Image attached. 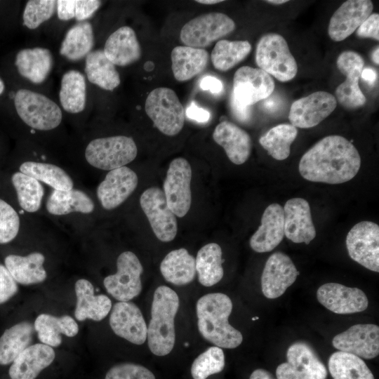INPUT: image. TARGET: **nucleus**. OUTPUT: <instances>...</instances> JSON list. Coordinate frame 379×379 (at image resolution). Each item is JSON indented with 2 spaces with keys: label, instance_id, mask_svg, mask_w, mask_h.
I'll list each match as a JSON object with an SVG mask.
<instances>
[{
  "label": "nucleus",
  "instance_id": "1",
  "mask_svg": "<svg viewBox=\"0 0 379 379\" xmlns=\"http://www.w3.org/2000/svg\"><path fill=\"white\" fill-rule=\"evenodd\" d=\"M361 157L354 145L345 138L332 135L324 137L301 157L298 170L309 181L340 184L358 173Z\"/></svg>",
  "mask_w": 379,
  "mask_h": 379
},
{
  "label": "nucleus",
  "instance_id": "2",
  "mask_svg": "<svg viewBox=\"0 0 379 379\" xmlns=\"http://www.w3.org/2000/svg\"><path fill=\"white\" fill-rule=\"evenodd\" d=\"M196 310L199 331L204 339L220 348L234 349L241 345V333L228 321L232 310L229 296L222 293L204 295L198 300Z\"/></svg>",
  "mask_w": 379,
  "mask_h": 379
},
{
  "label": "nucleus",
  "instance_id": "3",
  "mask_svg": "<svg viewBox=\"0 0 379 379\" xmlns=\"http://www.w3.org/2000/svg\"><path fill=\"white\" fill-rule=\"evenodd\" d=\"M179 305V297L171 288L160 286L155 290L147 339L150 351L157 356L169 354L174 347V319Z\"/></svg>",
  "mask_w": 379,
  "mask_h": 379
},
{
  "label": "nucleus",
  "instance_id": "4",
  "mask_svg": "<svg viewBox=\"0 0 379 379\" xmlns=\"http://www.w3.org/2000/svg\"><path fill=\"white\" fill-rule=\"evenodd\" d=\"M16 112L27 126L37 131H51L62 121L61 107L43 93L20 88L13 95Z\"/></svg>",
  "mask_w": 379,
  "mask_h": 379
},
{
  "label": "nucleus",
  "instance_id": "5",
  "mask_svg": "<svg viewBox=\"0 0 379 379\" xmlns=\"http://www.w3.org/2000/svg\"><path fill=\"white\" fill-rule=\"evenodd\" d=\"M138 147L131 137L114 135L97 138L86 145L84 156L92 167L112 171L133 161L137 157Z\"/></svg>",
  "mask_w": 379,
  "mask_h": 379
},
{
  "label": "nucleus",
  "instance_id": "6",
  "mask_svg": "<svg viewBox=\"0 0 379 379\" xmlns=\"http://www.w3.org/2000/svg\"><path fill=\"white\" fill-rule=\"evenodd\" d=\"M255 62L260 69L282 82L293 79L298 72L297 62L286 41L278 34L268 33L259 39Z\"/></svg>",
  "mask_w": 379,
  "mask_h": 379
},
{
  "label": "nucleus",
  "instance_id": "7",
  "mask_svg": "<svg viewBox=\"0 0 379 379\" xmlns=\"http://www.w3.org/2000/svg\"><path fill=\"white\" fill-rule=\"evenodd\" d=\"M145 110L154 126L166 135H177L184 126V107L171 88L159 87L152 90L146 98Z\"/></svg>",
  "mask_w": 379,
  "mask_h": 379
},
{
  "label": "nucleus",
  "instance_id": "8",
  "mask_svg": "<svg viewBox=\"0 0 379 379\" xmlns=\"http://www.w3.org/2000/svg\"><path fill=\"white\" fill-rule=\"evenodd\" d=\"M235 27L234 20L225 13H204L183 25L180 39L185 46L204 49L233 32Z\"/></svg>",
  "mask_w": 379,
  "mask_h": 379
},
{
  "label": "nucleus",
  "instance_id": "9",
  "mask_svg": "<svg viewBox=\"0 0 379 379\" xmlns=\"http://www.w3.org/2000/svg\"><path fill=\"white\" fill-rule=\"evenodd\" d=\"M117 272L106 277L103 284L107 293L119 302H128L142 291L143 267L131 251L121 253L117 260Z\"/></svg>",
  "mask_w": 379,
  "mask_h": 379
},
{
  "label": "nucleus",
  "instance_id": "10",
  "mask_svg": "<svg viewBox=\"0 0 379 379\" xmlns=\"http://www.w3.org/2000/svg\"><path fill=\"white\" fill-rule=\"evenodd\" d=\"M286 362L277 368V379H326L327 377L324 364L306 343L292 344L286 352Z\"/></svg>",
  "mask_w": 379,
  "mask_h": 379
},
{
  "label": "nucleus",
  "instance_id": "11",
  "mask_svg": "<svg viewBox=\"0 0 379 379\" xmlns=\"http://www.w3.org/2000/svg\"><path fill=\"white\" fill-rule=\"evenodd\" d=\"M191 179L192 168L189 162L182 157L173 159L163 187L168 206L179 218L184 217L191 206Z\"/></svg>",
  "mask_w": 379,
  "mask_h": 379
},
{
  "label": "nucleus",
  "instance_id": "12",
  "mask_svg": "<svg viewBox=\"0 0 379 379\" xmlns=\"http://www.w3.org/2000/svg\"><path fill=\"white\" fill-rule=\"evenodd\" d=\"M350 257L366 269L379 272V226L371 221L354 225L347 234Z\"/></svg>",
  "mask_w": 379,
  "mask_h": 379
},
{
  "label": "nucleus",
  "instance_id": "13",
  "mask_svg": "<svg viewBox=\"0 0 379 379\" xmlns=\"http://www.w3.org/2000/svg\"><path fill=\"white\" fill-rule=\"evenodd\" d=\"M140 204L158 239L173 240L178 232L177 220L167 205L164 191L157 187L147 189L140 196Z\"/></svg>",
  "mask_w": 379,
  "mask_h": 379
},
{
  "label": "nucleus",
  "instance_id": "14",
  "mask_svg": "<svg viewBox=\"0 0 379 379\" xmlns=\"http://www.w3.org/2000/svg\"><path fill=\"white\" fill-rule=\"evenodd\" d=\"M336 65L346 79L335 90V96L341 105L347 109L362 107L366 98L359 86V77L364 66L362 57L352 51L341 53L337 58ZM335 98V99H336Z\"/></svg>",
  "mask_w": 379,
  "mask_h": 379
},
{
  "label": "nucleus",
  "instance_id": "15",
  "mask_svg": "<svg viewBox=\"0 0 379 379\" xmlns=\"http://www.w3.org/2000/svg\"><path fill=\"white\" fill-rule=\"evenodd\" d=\"M274 89L270 75L260 68L243 66L234 73L232 95L239 104L251 106L267 98Z\"/></svg>",
  "mask_w": 379,
  "mask_h": 379
},
{
  "label": "nucleus",
  "instance_id": "16",
  "mask_svg": "<svg viewBox=\"0 0 379 379\" xmlns=\"http://www.w3.org/2000/svg\"><path fill=\"white\" fill-rule=\"evenodd\" d=\"M335 98L326 91H317L294 101L289 111L291 124L300 128H312L335 109Z\"/></svg>",
  "mask_w": 379,
  "mask_h": 379
},
{
  "label": "nucleus",
  "instance_id": "17",
  "mask_svg": "<svg viewBox=\"0 0 379 379\" xmlns=\"http://www.w3.org/2000/svg\"><path fill=\"white\" fill-rule=\"evenodd\" d=\"M333 346L339 351L371 359L379 354V327L375 324H355L336 335Z\"/></svg>",
  "mask_w": 379,
  "mask_h": 379
},
{
  "label": "nucleus",
  "instance_id": "18",
  "mask_svg": "<svg viewBox=\"0 0 379 379\" xmlns=\"http://www.w3.org/2000/svg\"><path fill=\"white\" fill-rule=\"evenodd\" d=\"M298 274L289 256L282 252L272 253L266 261L261 276L263 295L270 299L280 297L295 282Z\"/></svg>",
  "mask_w": 379,
  "mask_h": 379
},
{
  "label": "nucleus",
  "instance_id": "19",
  "mask_svg": "<svg viewBox=\"0 0 379 379\" xmlns=\"http://www.w3.org/2000/svg\"><path fill=\"white\" fill-rule=\"evenodd\" d=\"M138 178L127 166L109 171L96 190L97 197L105 210H113L123 204L135 191Z\"/></svg>",
  "mask_w": 379,
  "mask_h": 379
},
{
  "label": "nucleus",
  "instance_id": "20",
  "mask_svg": "<svg viewBox=\"0 0 379 379\" xmlns=\"http://www.w3.org/2000/svg\"><path fill=\"white\" fill-rule=\"evenodd\" d=\"M317 298L326 308L339 314L363 312L368 305L363 291L337 283L321 285L317 291Z\"/></svg>",
  "mask_w": 379,
  "mask_h": 379
},
{
  "label": "nucleus",
  "instance_id": "21",
  "mask_svg": "<svg viewBox=\"0 0 379 379\" xmlns=\"http://www.w3.org/2000/svg\"><path fill=\"white\" fill-rule=\"evenodd\" d=\"M109 325L114 333L135 345L143 344L147 326L139 307L131 302H117L111 312Z\"/></svg>",
  "mask_w": 379,
  "mask_h": 379
},
{
  "label": "nucleus",
  "instance_id": "22",
  "mask_svg": "<svg viewBox=\"0 0 379 379\" xmlns=\"http://www.w3.org/2000/svg\"><path fill=\"white\" fill-rule=\"evenodd\" d=\"M373 4L369 0L345 1L331 18L328 33L334 41H341L350 36L371 14Z\"/></svg>",
  "mask_w": 379,
  "mask_h": 379
},
{
  "label": "nucleus",
  "instance_id": "23",
  "mask_svg": "<svg viewBox=\"0 0 379 379\" xmlns=\"http://www.w3.org/2000/svg\"><path fill=\"white\" fill-rule=\"evenodd\" d=\"M284 235L296 244H309L316 237L310 204L302 198L288 199L283 208Z\"/></svg>",
  "mask_w": 379,
  "mask_h": 379
},
{
  "label": "nucleus",
  "instance_id": "24",
  "mask_svg": "<svg viewBox=\"0 0 379 379\" xmlns=\"http://www.w3.org/2000/svg\"><path fill=\"white\" fill-rule=\"evenodd\" d=\"M284 237L283 207L279 204L269 205L263 212L261 225L250 239L251 248L258 253L274 249Z\"/></svg>",
  "mask_w": 379,
  "mask_h": 379
},
{
  "label": "nucleus",
  "instance_id": "25",
  "mask_svg": "<svg viewBox=\"0 0 379 379\" xmlns=\"http://www.w3.org/2000/svg\"><path fill=\"white\" fill-rule=\"evenodd\" d=\"M213 138L234 164H243L250 157L252 149L250 135L232 122L223 121L218 124L213 131Z\"/></svg>",
  "mask_w": 379,
  "mask_h": 379
},
{
  "label": "nucleus",
  "instance_id": "26",
  "mask_svg": "<svg viewBox=\"0 0 379 379\" xmlns=\"http://www.w3.org/2000/svg\"><path fill=\"white\" fill-rule=\"evenodd\" d=\"M55 357L52 347L43 343L29 345L12 362L9 376L11 379H35L51 365Z\"/></svg>",
  "mask_w": 379,
  "mask_h": 379
},
{
  "label": "nucleus",
  "instance_id": "27",
  "mask_svg": "<svg viewBox=\"0 0 379 379\" xmlns=\"http://www.w3.org/2000/svg\"><path fill=\"white\" fill-rule=\"evenodd\" d=\"M103 52L115 65L125 67L140 60L141 48L135 31L128 26H122L107 39Z\"/></svg>",
  "mask_w": 379,
  "mask_h": 379
},
{
  "label": "nucleus",
  "instance_id": "28",
  "mask_svg": "<svg viewBox=\"0 0 379 379\" xmlns=\"http://www.w3.org/2000/svg\"><path fill=\"white\" fill-rule=\"evenodd\" d=\"M77 305L74 311L78 321L87 319L99 321L105 318L112 308V301L105 295L94 294V287L86 279L77 280L74 286Z\"/></svg>",
  "mask_w": 379,
  "mask_h": 379
},
{
  "label": "nucleus",
  "instance_id": "29",
  "mask_svg": "<svg viewBox=\"0 0 379 379\" xmlns=\"http://www.w3.org/2000/svg\"><path fill=\"white\" fill-rule=\"evenodd\" d=\"M15 65L18 73L34 84L44 82L53 67V57L48 48H27L16 55Z\"/></svg>",
  "mask_w": 379,
  "mask_h": 379
},
{
  "label": "nucleus",
  "instance_id": "30",
  "mask_svg": "<svg viewBox=\"0 0 379 379\" xmlns=\"http://www.w3.org/2000/svg\"><path fill=\"white\" fill-rule=\"evenodd\" d=\"M44 262L43 253L32 252L25 256L8 255L4 259V265L17 283L31 285L41 283L46 279Z\"/></svg>",
  "mask_w": 379,
  "mask_h": 379
},
{
  "label": "nucleus",
  "instance_id": "31",
  "mask_svg": "<svg viewBox=\"0 0 379 379\" xmlns=\"http://www.w3.org/2000/svg\"><path fill=\"white\" fill-rule=\"evenodd\" d=\"M46 208L55 216L73 213L90 214L95 209V204L85 192L74 187L69 190H53L46 200Z\"/></svg>",
  "mask_w": 379,
  "mask_h": 379
},
{
  "label": "nucleus",
  "instance_id": "32",
  "mask_svg": "<svg viewBox=\"0 0 379 379\" xmlns=\"http://www.w3.org/2000/svg\"><path fill=\"white\" fill-rule=\"evenodd\" d=\"M171 68L175 79L186 81L199 74L208 63L206 50L187 46H175L171 51Z\"/></svg>",
  "mask_w": 379,
  "mask_h": 379
},
{
  "label": "nucleus",
  "instance_id": "33",
  "mask_svg": "<svg viewBox=\"0 0 379 379\" xmlns=\"http://www.w3.org/2000/svg\"><path fill=\"white\" fill-rule=\"evenodd\" d=\"M34 328L41 343L52 347L61 345V334L74 337L79 332L77 323L69 315L55 317L49 314H41L36 318Z\"/></svg>",
  "mask_w": 379,
  "mask_h": 379
},
{
  "label": "nucleus",
  "instance_id": "34",
  "mask_svg": "<svg viewBox=\"0 0 379 379\" xmlns=\"http://www.w3.org/2000/svg\"><path fill=\"white\" fill-rule=\"evenodd\" d=\"M87 86L85 76L79 71L69 69L60 81L59 101L62 109L68 114H77L86 106Z\"/></svg>",
  "mask_w": 379,
  "mask_h": 379
},
{
  "label": "nucleus",
  "instance_id": "35",
  "mask_svg": "<svg viewBox=\"0 0 379 379\" xmlns=\"http://www.w3.org/2000/svg\"><path fill=\"white\" fill-rule=\"evenodd\" d=\"M84 71L90 83L105 91H112L121 83L116 66L105 56L102 49L92 51L85 58Z\"/></svg>",
  "mask_w": 379,
  "mask_h": 379
},
{
  "label": "nucleus",
  "instance_id": "36",
  "mask_svg": "<svg viewBox=\"0 0 379 379\" xmlns=\"http://www.w3.org/2000/svg\"><path fill=\"white\" fill-rule=\"evenodd\" d=\"M160 271L164 278L174 285L190 284L197 273L195 259L184 248L171 251L161 261Z\"/></svg>",
  "mask_w": 379,
  "mask_h": 379
},
{
  "label": "nucleus",
  "instance_id": "37",
  "mask_svg": "<svg viewBox=\"0 0 379 379\" xmlns=\"http://www.w3.org/2000/svg\"><path fill=\"white\" fill-rule=\"evenodd\" d=\"M94 46V34L92 25L80 22L71 27L67 32L60 48V53L71 61L86 58Z\"/></svg>",
  "mask_w": 379,
  "mask_h": 379
},
{
  "label": "nucleus",
  "instance_id": "38",
  "mask_svg": "<svg viewBox=\"0 0 379 379\" xmlns=\"http://www.w3.org/2000/svg\"><path fill=\"white\" fill-rule=\"evenodd\" d=\"M19 171L50 186L53 190H69L74 186L72 177L65 170L49 162L25 161L20 165Z\"/></svg>",
  "mask_w": 379,
  "mask_h": 379
},
{
  "label": "nucleus",
  "instance_id": "39",
  "mask_svg": "<svg viewBox=\"0 0 379 379\" xmlns=\"http://www.w3.org/2000/svg\"><path fill=\"white\" fill-rule=\"evenodd\" d=\"M34 331V324L27 321L6 329L0 337V365H8L28 346Z\"/></svg>",
  "mask_w": 379,
  "mask_h": 379
},
{
  "label": "nucleus",
  "instance_id": "40",
  "mask_svg": "<svg viewBox=\"0 0 379 379\" xmlns=\"http://www.w3.org/2000/svg\"><path fill=\"white\" fill-rule=\"evenodd\" d=\"M222 249L215 243L208 244L201 247L195 259L196 272L199 283L204 286H211L222 278Z\"/></svg>",
  "mask_w": 379,
  "mask_h": 379
},
{
  "label": "nucleus",
  "instance_id": "41",
  "mask_svg": "<svg viewBox=\"0 0 379 379\" xmlns=\"http://www.w3.org/2000/svg\"><path fill=\"white\" fill-rule=\"evenodd\" d=\"M328 366L333 379H375L364 361L352 354L341 351L333 353Z\"/></svg>",
  "mask_w": 379,
  "mask_h": 379
},
{
  "label": "nucleus",
  "instance_id": "42",
  "mask_svg": "<svg viewBox=\"0 0 379 379\" xmlns=\"http://www.w3.org/2000/svg\"><path fill=\"white\" fill-rule=\"evenodd\" d=\"M298 135L297 128L292 124H282L270 129L260 137V144L276 160L288 157L291 145Z\"/></svg>",
  "mask_w": 379,
  "mask_h": 379
},
{
  "label": "nucleus",
  "instance_id": "43",
  "mask_svg": "<svg viewBox=\"0 0 379 379\" xmlns=\"http://www.w3.org/2000/svg\"><path fill=\"white\" fill-rule=\"evenodd\" d=\"M11 181L21 208L27 213L37 212L44 196L41 182L20 171L13 174Z\"/></svg>",
  "mask_w": 379,
  "mask_h": 379
},
{
  "label": "nucleus",
  "instance_id": "44",
  "mask_svg": "<svg viewBox=\"0 0 379 379\" xmlns=\"http://www.w3.org/2000/svg\"><path fill=\"white\" fill-rule=\"evenodd\" d=\"M251 51L248 41L220 40L211 52V61L216 69L226 72L244 60Z\"/></svg>",
  "mask_w": 379,
  "mask_h": 379
},
{
  "label": "nucleus",
  "instance_id": "45",
  "mask_svg": "<svg viewBox=\"0 0 379 379\" xmlns=\"http://www.w3.org/2000/svg\"><path fill=\"white\" fill-rule=\"evenodd\" d=\"M225 367V355L217 346L209 347L193 361L191 374L194 379H206L209 375L221 372Z\"/></svg>",
  "mask_w": 379,
  "mask_h": 379
},
{
  "label": "nucleus",
  "instance_id": "46",
  "mask_svg": "<svg viewBox=\"0 0 379 379\" xmlns=\"http://www.w3.org/2000/svg\"><path fill=\"white\" fill-rule=\"evenodd\" d=\"M55 11L56 1H28L23 11V25L29 29H35L41 24L50 20Z\"/></svg>",
  "mask_w": 379,
  "mask_h": 379
},
{
  "label": "nucleus",
  "instance_id": "47",
  "mask_svg": "<svg viewBox=\"0 0 379 379\" xmlns=\"http://www.w3.org/2000/svg\"><path fill=\"white\" fill-rule=\"evenodd\" d=\"M20 220L17 211L6 201L0 199V244H7L18 235Z\"/></svg>",
  "mask_w": 379,
  "mask_h": 379
},
{
  "label": "nucleus",
  "instance_id": "48",
  "mask_svg": "<svg viewBox=\"0 0 379 379\" xmlns=\"http://www.w3.org/2000/svg\"><path fill=\"white\" fill-rule=\"evenodd\" d=\"M105 379H156L151 371L143 366L124 363L112 367Z\"/></svg>",
  "mask_w": 379,
  "mask_h": 379
},
{
  "label": "nucleus",
  "instance_id": "49",
  "mask_svg": "<svg viewBox=\"0 0 379 379\" xmlns=\"http://www.w3.org/2000/svg\"><path fill=\"white\" fill-rule=\"evenodd\" d=\"M18 291L17 282L6 266L0 264V304L7 302Z\"/></svg>",
  "mask_w": 379,
  "mask_h": 379
},
{
  "label": "nucleus",
  "instance_id": "50",
  "mask_svg": "<svg viewBox=\"0 0 379 379\" xmlns=\"http://www.w3.org/2000/svg\"><path fill=\"white\" fill-rule=\"evenodd\" d=\"M101 4L98 0H77L74 19L79 22L86 21L99 9Z\"/></svg>",
  "mask_w": 379,
  "mask_h": 379
},
{
  "label": "nucleus",
  "instance_id": "51",
  "mask_svg": "<svg viewBox=\"0 0 379 379\" xmlns=\"http://www.w3.org/2000/svg\"><path fill=\"white\" fill-rule=\"evenodd\" d=\"M379 15L371 13L357 29V34L361 38H371L379 40Z\"/></svg>",
  "mask_w": 379,
  "mask_h": 379
},
{
  "label": "nucleus",
  "instance_id": "52",
  "mask_svg": "<svg viewBox=\"0 0 379 379\" xmlns=\"http://www.w3.org/2000/svg\"><path fill=\"white\" fill-rule=\"evenodd\" d=\"M77 0L56 1V13L58 18L62 21H67L75 18Z\"/></svg>",
  "mask_w": 379,
  "mask_h": 379
},
{
  "label": "nucleus",
  "instance_id": "53",
  "mask_svg": "<svg viewBox=\"0 0 379 379\" xmlns=\"http://www.w3.org/2000/svg\"><path fill=\"white\" fill-rule=\"evenodd\" d=\"M187 117L197 122H206L210 118L208 111L198 107L194 102L191 103L186 110Z\"/></svg>",
  "mask_w": 379,
  "mask_h": 379
},
{
  "label": "nucleus",
  "instance_id": "54",
  "mask_svg": "<svg viewBox=\"0 0 379 379\" xmlns=\"http://www.w3.org/2000/svg\"><path fill=\"white\" fill-rule=\"evenodd\" d=\"M232 111L237 119L241 121H247L251 117L250 106H244L237 102L233 96L231 97Z\"/></svg>",
  "mask_w": 379,
  "mask_h": 379
},
{
  "label": "nucleus",
  "instance_id": "55",
  "mask_svg": "<svg viewBox=\"0 0 379 379\" xmlns=\"http://www.w3.org/2000/svg\"><path fill=\"white\" fill-rule=\"evenodd\" d=\"M200 87L201 89L209 91L212 93H219L222 90V84L214 77L206 76L201 79Z\"/></svg>",
  "mask_w": 379,
  "mask_h": 379
},
{
  "label": "nucleus",
  "instance_id": "56",
  "mask_svg": "<svg viewBox=\"0 0 379 379\" xmlns=\"http://www.w3.org/2000/svg\"><path fill=\"white\" fill-rule=\"evenodd\" d=\"M361 77L370 85L374 84L377 79L375 71L371 68L363 69L361 73Z\"/></svg>",
  "mask_w": 379,
  "mask_h": 379
},
{
  "label": "nucleus",
  "instance_id": "57",
  "mask_svg": "<svg viewBox=\"0 0 379 379\" xmlns=\"http://www.w3.org/2000/svg\"><path fill=\"white\" fill-rule=\"evenodd\" d=\"M249 379H275V378L267 370L258 368L253 371Z\"/></svg>",
  "mask_w": 379,
  "mask_h": 379
},
{
  "label": "nucleus",
  "instance_id": "58",
  "mask_svg": "<svg viewBox=\"0 0 379 379\" xmlns=\"http://www.w3.org/2000/svg\"><path fill=\"white\" fill-rule=\"evenodd\" d=\"M279 105V99L275 97H271V95L266 98L263 102V106L265 107V109L268 110L269 112L275 111Z\"/></svg>",
  "mask_w": 379,
  "mask_h": 379
},
{
  "label": "nucleus",
  "instance_id": "59",
  "mask_svg": "<svg viewBox=\"0 0 379 379\" xmlns=\"http://www.w3.org/2000/svg\"><path fill=\"white\" fill-rule=\"evenodd\" d=\"M222 0H197L196 2L201 4H206V5H212L218 3L222 2Z\"/></svg>",
  "mask_w": 379,
  "mask_h": 379
},
{
  "label": "nucleus",
  "instance_id": "60",
  "mask_svg": "<svg viewBox=\"0 0 379 379\" xmlns=\"http://www.w3.org/2000/svg\"><path fill=\"white\" fill-rule=\"evenodd\" d=\"M372 59H373V62L376 65H378V63H379V60H378V47H377V48H375V51H373V53L372 54Z\"/></svg>",
  "mask_w": 379,
  "mask_h": 379
},
{
  "label": "nucleus",
  "instance_id": "61",
  "mask_svg": "<svg viewBox=\"0 0 379 379\" xmlns=\"http://www.w3.org/2000/svg\"><path fill=\"white\" fill-rule=\"evenodd\" d=\"M265 1L269 4H272L274 5L283 4L288 2L287 0H269V1Z\"/></svg>",
  "mask_w": 379,
  "mask_h": 379
},
{
  "label": "nucleus",
  "instance_id": "62",
  "mask_svg": "<svg viewBox=\"0 0 379 379\" xmlns=\"http://www.w3.org/2000/svg\"><path fill=\"white\" fill-rule=\"evenodd\" d=\"M4 89H5V86H4V81L0 77V95H1L4 93Z\"/></svg>",
  "mask_w": 379,
  "mask_h": 379
}]
</instances>
